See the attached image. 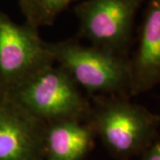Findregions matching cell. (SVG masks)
<instances>
[{
    "label": "cell",
    "mask_w": 160,
    "mask_h": 160,
    "mask_svg": "<svg viewBox=\"0 0 160 160\" xmlns=\"http://www.w3.org/2000/svg\"><path fill=\"white\" fill-rule=\"evenodd\" d=\"M47 47L54 62L89 94L130 96L128 56L91 45L85 46L77 39L47 43Z\"/></svg>",
    "instance_id": "obj_2"
},
{
    "label": "cell",
    "mask_w": 160,
    "mask_h": 160,
    "mask_svg": "<svg viewBox=\"0 0 160 160\" xmlns=\"http://www.w3.org/2000/svg\"><path fill=\"white\" fill-rule=\"evenodd\" d=\"M55 64L38 29L0 12V86L10 92Z\"/></svg>",
    "instance_id": "obj_4"
},
{
    "label": "cell",
    "mask_w": 160,
    "mask_h": 160,
    "mask_svg": "<svg viewBox=\"0 0 160 160\" xmlns=\"http://www.w3.org/2000/svg\"><path fill=\"white\" fill-rule=\"evenodd\" d=\"M78 0H19L25 22L39 29L51 26L66 9Z\"/></svg>",
    "instance_id": "obj_9"
},
{
    "label": "cell",
    "mask_w": 160,
    "mask_h": 160,
    "mask_svg": "<svg viewBox=\"0 0 160 160\" xmlns=\"http://www.w3.org/2000/svg\"><path fill=\"white\" fill-rule=\"evenodd\" d=\"M7 93L46 124L62 120L86 121L91 109V102L79 86L65 69L55 64Z\"/></svg>",
    "instance_id": "obj_3"
},
{
    "label": "cell",
    "mask_w": 160,
    "mask_h": 160,
    "mask_svg": "<svg viewBox=\"0 0 160 160\" xmlns=\"http://www.w3.org/2000/svg\"><path fill=\"white\" fill-rule=\"evenodd\" d=\"M139 45L130 59V96L160 86V0H146Z\"/></svg>",
    "instance_id": "obj_7"
},
{
    "label": "cell",
    "mask_w": 160,
    "mask_h": 160,
    "mask_svg": "<svg viewBox=\"0 0 160 160\" xmlns=\"http://www.w3.org/2000/svg\"><path fill=\"white\" fill-rule=\"evenodd\" d=\"M145 0H85L75 6L80 38L127 56L134 21Z\"/></svg>",
    "instance_id": "obj_5"
},
{
    "label": "cell",
    "mask_w": 160,
    "mask_h": 160,
    "mask_svg": "<svg viewBox=\"0 0 160 160\" xmlns=\"http://www.w3.org/2000/svg\"><path fill=\"white\" fill-rule=\"evenodd\" d=\"M141 156L142 160H160V132L158 138Z\"/></svg>",
    "instance_id": "obj_10"
},
{
    "label": "cell",
    "mask_w": 160,
    "mask_h": 160,
    "mask_svg": "<svg viewBox=\"0 0 160 160\" xmlns=\"http://www.w3.org/2000/svg\"><path fill=\"white\" fill-rule=\"evenodd\" d=\"M46 124L0 92V160H44Z\"/></svg>",
    "instance_id": "obj_6"
},
{
    "label": "cell",
    "mask_w": 160,
    "mask_h": 160,
    "mask_svg": "<svg viewBox=\"0 0 160 160\" xmlns=\"http://www.w3.org/2000/svg\"><path fill=\"white\" fill-rule=\"evenodd\" d=\"M86 122L120 159L141 156L159 135L160 117L130 96H97Z\"/></svg>",
    "instance_id": "obj_1"
},
{
    "label": "cell",
    "mask_w": 160,
    "mask_h": 160,
    "mask_svg": "<svg viewBox=\"0 0 160 160\" xmlns=\"http://www.w3.org/2000/svg\"><path fill=\"white\" fill-rule=\"evenodd\" d=\"M94 138L86 121L62 120L46 124L44 160H83L93 148Z\"/></svg>",
    "instance_id": "obj_8"
}]
</instances>
